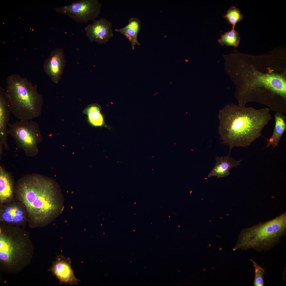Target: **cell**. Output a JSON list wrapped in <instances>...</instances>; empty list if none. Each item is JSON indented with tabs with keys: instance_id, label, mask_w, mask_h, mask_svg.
<instances>
[{
	"instance_id": "obj_1",
	"label": "cell",
	"mask_w": 286,
	"mask_h": 286,
	"mask_svg": "<svg viewBox=\"0 0 286 286\" xmlns=\"http://www.w3.org/2000/svg\"><path fill=\"white\" fill-rule=\"evenodd\" d=\"M279 52L255 56L237 52L224 56L226 72L235 88L239 105L256 102L286 113V62Z\"/></svg>"
},
{
	"instance_id": "obj_2",
	"label": "cell",
	"mask_w": 286,
	"mask_h": 286,
	"mask_svg": "<svg viewBox=\"0 0 286 286\" xmlns=\"http://www.w3.org/2000/svg\"><path fill=\"white\" fill-rule=\"evenodd\" d=\"M15 193L26 210L31 228L47 226L64 209L63 197L56 185L40 175H31L20 178L17 182Z\"/></svg>"
},
{
	"instance_id": "obj_3",
	"label": "cell",
	"mask_w": 286,
	"mask_h": 286,
	"mask_svg": "<svg viewBox=\"0 0 286 286\" xmlns=\"http://www.w3.org/2000/svg\"><path fill=\"white\" fill-rule=\"evenodd\" d=\"M270 110L234 104L226 106L218 116L220 140L230 147V151L235 146H249L271 119Z\"/></svg>"
},
{
	"instance_id": "obj_4",
	"label": "cell",
	"mask_w": 286,
	"mask_h": 286,
	"mask_svg": "<svg viewBox=\"0 0 286 286\" xmlns=\"http://www.w3.org/2000/svg\"><path fill=\"white\" fill-rule=\"evenodd\" d=\"M2 224L0 227V266L6 273H16L30 263L34 247L29 234L19 226Z\"/></svg>"
},
{
	"instance_id": "obj_5",
	"label": "cell",
	"mask_w": 286,
	"mask_h": 286,
	"mask_svg": "<svg viewBox=\"0 0 286 286\" xmlns=\"http://www.w3.org/2000/svg\"><path fill=\"white\" fill-rule=\"evenodd\" d=\"M6 95L11 113L19 120L29 121L40 117L43 103V96L38 92L37 84L19 74L8 76Z\"/></svg>"
},
{
	"instance_id": "obj_6",
	"label": "cell",
	"mask_w": 286,
	"mask_h": 286,
	"mask_svg": "<svg viewBox=\"0 0 286 286\" xmlns=\"http://www.w3.org/2000/svg\"><path fill=\"white\" fill-rule=\"evenodd\" d=\"M286 233V212L270 220L243 229L233 250L252 249L260 252L270 250L280 242Z\"/></svg>"
},
{
	"instance_id": "obj_7",
	"label": "cell",
	"mask_w": 286,
	"mask_h": 286,
	"mask_svg": "<svg viewBox=\"0 0 286 286\" xmlns=\"http://www.w3.org/2000/svg\"><path fill=\"white\" fill-rule=\"evenodd\" d=\"M8 134L15 140L17 146L27 153L35 154L42 139L38 123L33 120L16 121L9 125Z\"/></svg>"
},
{
	"instance_id": "obj_8",
	"label": "cell",
	"mask_w": 286,
	"mask_h": 286,
	"mask_svg": "<svg viewBox=\"0 0 286 286\" xmlns=\"http://www.w3.org/2000/svg\"><path fill=\"white\" fill-rule=\"evenodd\" d=\"M101 8V3L99 0H79L74 1L70 5L53 9L76 22L86 23L95 20L99 15Z\"/></svg>"
},
{
	"instance_id": "obj_9",
	"label": "cell",
	"mask_w": 286,
	"mask_h": 286,
	"mask_svg": "<svg viewBox=\"0 0 286 286\" xmlns=\"http://www.w3.org/2000/svg\"><path fill=\"white\" fill-rule=\"evenodd\" d=\"M0 221L3 224L23 226L28 222V215L21 203L13 200L0 204Z\"/></svg>"
},
{
	"instance_id": "obj_10",
	"label": "cell",
	"mask_w": 286,
	"mask_h": 286,
	"mask_svg": "<svg viewBox=\"0 0 286 286\" xmlns=\"http://www.w3.org/2000/svg\"><path fill=\"white\" fill-rule=\"evenodd\" d=\"M65 63L64 50L59 48L53 50L45 60L43 67L44 72L54 83L57 84L61 79Z\"/></svg>"
},
{
	"instance_id": "obj_11",
	"label": "cell",
	"mask_w": 286,
	"mask_h": 286,
	"mask_svg": "<svg viewBox=\"0 0 286 286\" xmlns=\"http://www.w3.org/2000/svg\"><path fill=\"white\" fill-rule=\"evenodd\" d=\"M84 29L89 41L99 44L106 43L114 35L111 23L104 18L94 20L92 24L88 25Z\"/></svg>"
},
{
	"instance_id": "obj_12",
	"label": "cell",
	"mask_w": 286,
	"mask_h": 286,
	"mask_svg": "<svg viewBox=\"0 0 286 286\" xmlns=\"http://www.w3.org/2000/svg\"><path fill=\"white\" fill-rule=\"evenodd\" d=\"M50 271L58 279L60 284L75 285L79 281L75 277L71 267L70 259L62 254L57 256L53 262Z\"/></svg>"
},
{
	"instance_id": "obj_13",
	"label": "cell",
	"mask_w": 286,
	"mask_h": 286,
	"mask_svg": "<svg viewBox=\"0 0 286 286\" xmlns=\"http://www.w3.org/2000/svg\"><path fill=\"white\" fill-rule=\"evenodd\" d=\"M11 113L9 102L5 94V90L0 87V147L2 149L3 145L6 149L8 148L7 142L8 134V125Z\"/></svg>"
},
{
	"instance_id": "obj_14",
	"label": "cell",
	"mask_w": 286,
	"mask_h": 286,
	"mask_svg": "<svg viewBox=\"0 0 286 286\" xmlns=\"http://www.w3.org/2000/svg\"><path fill=\"white\" fill-rule=\"evenodd\" d=\"M216 163L213 168L208 175V177L216 176L218 178L228 176L232 168L240 164L242 160H235L230 157L229 155L226 157H217Z\"/></svg>"
},
{
	"instance_id": "obj_15",
	"label": "cell",
	"mask_w": 286,
	"mask_h": 286,
	"mask_svg": "<svg viewBox=\"0 0 286 286\" xmlns=\"http://www.w3.org/2000/svg\"><path fill=\"white\" fill-rule=\"evenodd\" d=\"M15 193L13 182L9 175L2 168L0 170V204L13 200Z\"/></svg>"
},
{
	"instance_id": "obj_16",
	"label": "cell",
	"mask_w": 286,
	"mask_h": 286,
	"mask_svg": "<svg viewBox=\"0 0 286 286\" xmlns=\"http://www.w3.org/2000/svg\"><path fill=\"white\" fill-rule=\"evenodd\" d=\"M128 23L127 25L124 28L116 29L115 30L124 35L128 40L134 50L135 46L140 45L138 41L137 35L141 30V23L138 19L135 17L130 18Z\"/></svg>"
},
{
	"instance_id": "obj_17",
	"label": "cell",
	"mask_w": 286,
	"mask_h": 286,
	"mask_svg": "<svg viewBox=\"0 0 286 286\" xmlns=\"http://www.w3.org/2000/svg\"><path fill=\"white\" fill-rule=\"evenodd\" d=\"M275 127L271 137L267 140V147L271 146L275 148L279 146V142L286 129L285 117L281 113L276 112L274 115Z\"/></svg>"
},
{
	"instance_id": "obj_18",
	"label": "cell",
	"mask_w": 286,
	"mask_h": 286,
	"mask_svg": "<svg viewBox=\"0 0 286 286\" xmlns=\"http://www.w3.org/2000/svg\"><path fill=\"white\" fill-rule=\"evenodd\" d=\"M100 109V106L94 104L88 106L85 110L84 112L87 115L90 122L96 126H101L104 123Z\"/></svg>"
},
{
	"instance_id": "obj_19",
	"label": "cell",
	"mask_w": 286,
	"mask_h": 286,
	"mask_svg": "<svg viewBox=\"0 0 286 286\" xmlns=\"http://www.w3.org/2000/svg\"><path fill=\"white\" fill-rule=\"evenodd\" d=\"M218 43L222 46H232L237 47L239 44L240 38L238 32L232 29L230 31L225 33L221 36L218 40Z\"/></svg>"
},
{
	"instance_id": "obj_20",
	"label": "cell",
	"mask_w": 286,
	"mask_h": 286,
	"mask_svg": "<svg viewBox=\"0 0 286 286\" xmlns=\"http://www.w3.org/2000/svg\"><path fill=\"white\" fill-rule=\"evenodd\" d=\"M243 16L241 13L240 10L235 6L230 7L227 10L226 14L224 16L229 23L233 25V28L234 29L236 23L242 20Z\"/></svg>"
},
{
	"instance_id": "obj_21",
	"label": "cell",
	"mask_w": 286,
	"mask_h": 286,
	"mask_svg": "<svg viewBox=\"0 0 286 286\" xmlns=\"http://www.w3.org/2000/svg\"><path fill=\"white\" fill-rule=\"evenodd\" d=\"M250 260L254 268L255 276L253 284L254 286H264L263 275L265 273L264 269L258 265L252 259Z\"/></svg>"
}]
</instances>
